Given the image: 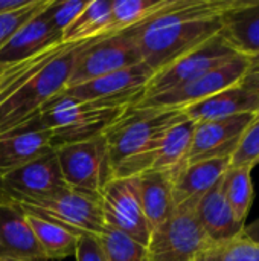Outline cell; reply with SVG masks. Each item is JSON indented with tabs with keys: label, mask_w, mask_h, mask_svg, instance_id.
<instances>
[{
	"label": "cell",
	"mask_w": 259,
	"mask_h": 261,
	"mask_svg": "<svg viewBox=\"0 0 259 261\" xmlns=\"http://www.w3.org/2000/svg\"><path fill=\"white\" fill-rule=\"evenodd\" d=\"M195 214L211 243L234 240L244 234L246 226L237 220L229 202L226 200L221 180L197 200Z\"/></svg>",
	"instance_id": "cell-18"
},
{
	"label": "cell",
	"mask_w": 259,
	"mask_h": 261,
	"mask_svg": "<svg viewBox=\"0 0 259 261\" xmlns=\"http://www.w3.org/2000/svg\"><path fill=\"white\" fill-rule=\"evenodd\" d=\"M154 72L142 61L139 64L93 78L78 86L64 89L61 93L78 99L98 98H121V96H143L145 87L153 78Z\"/></svg>",
	"instance_id": "cell-15"
},
{
	"label": "cell",
	"mask_w": 259,
	"mask_h": 261,
	"mask_svg": "<svg viewBox=\"0 0 259 261\" xmlns=\"http://www.w3.org/2000/svg\"><path fill=\"white\" fill-rule=\"evenodd\" d=\"M55 156L66 187L99 194L108 180L107 154L102 138L67 144L55 148Z\"/></svg>",
	"instance_id": "cell-11"
},
{
	"label": "cell",
	"mask_w": 259,
	"mask_h": 261,
	"mask_svg": "<svg viewBox=\"0 0 259 261\" xmlns=\"http://www.w3.org/2000/svg\"><path fill=\"white\" fill-rule=\"evenodd\" d=\"M98 240L104 261H148L147 246L122 232L105 228Z\"/></svg>",
	"instance_id": "cell-29"
},
{
	"label": "cell",
	"mask_w": 259,
	"mask_h": 261,
	"mask_svg": "<svg viewBox=\"0 0 259 261\" xmlns=\"http://www.w3.org/2000/svg\"><path fill=\"white\" fill-rule=\"evenodd\" d=\"M194 130L195 122H192L186 116L171 125L156 150L151 170L174 174L182 167H185L188 164L189 151L192 147Z\"/></svg>",
	"instance_id": "cell-23"
},
{
	"label": "cell",
	"mask_w": 259,
	"mask_h": 261,
	"mask_svg": "<svg viewBox=\"0 0 259 261\" xmlns=\"http://www.w3.org/2000/svg\"><path fill=\"white\" fill-rule=\"evenodd\" d=\"M87 2L89 0H67V2L49 0V5L46 6V14L52 28L55 29L56 34L61 35V38L63 34L70 28V24L85 8Z\"/></svg>",
	"instance_id": "cell-31"
},
{
	"label": "cell",
	"mask_w": 259,
	"mask_h": 261,
	"mask_svg": "<svg viewBox=\"0 0 259 261\" xmlns=\"http://www.w3.org/2000/svg\"><path fill=\"white\" fill-rule=\"evenodd\" d=\"M55 151L0 177V200L37 199L64 188Z\"/></svg>",
	"instance_id": "cell-12"
},
{
	"label": "cell",
	"mask_w": 259,
	"mask_h": 261,
	"mask_svg": "<svg viewBox=\"0 0 259 261\" xmlns=\"http://www.w3.org/2000/svg\"><path fill=\"white\" fill-rule=\"evenodd\" d=\"M75 258L76 261H104V254H102L98 237L81 236Z\"/></svg>",
	"instance_id": "cell-33"
},
{
	"label": "cell",
	"mask_w": 259,
	"mask_h": 261,
	"mask_svg": "<svg viewBox=\"0 0 259 261\" xmlns=\"http://www.w3.org/2000/svg\"><path fill=\"white\" fill-rule=\"evenodd\" d=\"M24 214V213H23ZM29 226L32 228L43 252L50 261H61L73 257L78 249L79 237L78 234L56 225L47 222L44 219L24 214Z\"/></svg>",
	"instance_id": "cell-25"
},
{
	"label": "cell",
	"mask_w": 259,
	"mask_h": 261,
	"mask_svg": "<svg viewBox=\"0 0 259 261\" xmlns=\"http://www.w3.org/2000/svg\"><path fill=\"white\" fill-rule=\"evenodd\" d=\"M107 34H113L111 0H90L85 8L63 34V43L89 41Z\"/></svg>",
	"instance_id": "cell-24"
},
{
	"label": "cell",
	"mask_w": 259,
	"mask_h": 261,
	"mask_svg": "<svg viewBox=\"0 0 259 261\" xmlns=\"http://www.w3.org/2000/svg\"><path fill=\"white\" fill-rule=\"evenodd\" d=\"M192 261H259V242L243 234L234 240L211 243Z\"/></svg>",
	"instance_id": "cell-28"
},
{
	"label": "cell",
	"mask_w": 259,
	"mask_h": 261,
	"mask_svg": "<svg viewBox=\"0 0 259 261\" xmlns=\"http://www.w3.org/2000/svg\"><path fill=\"white\" fill-rule=\"evenodd\" d=\"M171 0H111L113 32L136 28L165 9Z\"/></svg>",
	"instance_id": "cell-27"
},
{
	"label": "cell",
	"mask_w": 259,
	"mask_h": 261,
	"mask_svg": "<svg viewBox=\"0 0 259 261\" xmlns=\"http://www.w3.org/2000/svg\"><path fill=\"white\" fill-rule=\"evenodd\" d=\"M0 260L50 261L43 252L26 216L5 202H0Z\"/></svg>",
	"instance_id": "cell-16"
},
{
	"label": "cell",
	"mask_w": 259,
	"mask_h": 261,
	"mask_svg": "<svg viewBox=\"0 0 259 261\" xmlns=\"http://www.w3.org/2000/svg\"><path fill=\"white\" fill-rule=\"evenodd\" d=\"M49 0H29L24 6L0 14V49L12 38V35L23 28L34 15L44 9Z\"/></svg>",
	"instance_id": "cell-30"
},
{
	"label": "cell",
	"mask_w": 259,
	"mask_h": 261,
	"mask_svg": "<svg viewBox=\"0 0 259 261\" xmlns=\"http://www.w3.org/2000/svg\"><path fill=\"white\" fill-rule=\"evenodd\" d=\"M53 151L50 135L37 116L26 124L0 133V177Z\"/></svg>",
	"instance_id": "cell-14"
},
{
	"label": "cell",
	"mask_w": 259,
	"mask_h": 261,
	"mask_svg": "<svg viewBox=\"0 0 259 261\" xmlns=\"http://www.w3.org/2000/svg\"><path fill=\"white\" fill-rule=\"evenodd\" d=\"M5 203L18 208L24 214L56 223L78 236L99 237L105 229L99 194H90L64 187L37 199L12 200Z\"/></svg>",
	"instance_id": "cell-5"
},
{
	"label": "cell",
	"mask_w": 259,
	"mask_h": 261,
	"mask_svg": "<svg viewBox=\"0 0 259 261\" xmlns=\"http://www.w3.org/2000/svg\"><path fill=\"white\" fill-rule=\"evenodd\" d=\"M183 116L176 109L130 107L102 136L108 179L136 177L151 170L163 135Z\"/></svg>",
	"instance_id": "cell-3"
},
{
	"label": "cell",
	"mask_w": 259,
	"mask_h": 261,
	"mask_svg": "<svg viewBox=\"0 0 259 261\" xmlns=\"http://www.w3.org/2000/svg\"><path fill=\"white\" fill-rule=\"evenodd\" d=\"M29 0H0V14L18 9L21 6H24Z\"/></svg>",
	"instance_id": "cell-35"
},
{
	"label": "cell",
	"mask_w": 259,
	"mask_h": 261,
	"mask_svg": "<svg viewBox=\"0 0 259 261\" xmlns=\"http://www.w3.org/2000/svg\"><path fill=\"white\" fill-rule=\"evenodd\" d=\"M137 177L143 214L151 229H156L165 223L176 210L172 197V174L148 170Z\"/></svg>",
	"instance_id": "cell-22"
},
{
	"label": "cell",
	"mask_w": 259,
	"mask_h": 261,
	"mask_svg": "<svg viewBox=\"0 0 259 261\" xmlns=\"http://www.w3.org/2000/svg\"><path fill=\"white\" fill-rule=\"evenodd\" d=\"M255 116L256 113H246L195 124L188 164L221 158L231 159Z\"/></svg>",
	"instance_id": "cell-13"
},
{
	"label": "cell",
	"mask_w": 259,
	"mask_h": 261,
	"mask_svg": "<svg viewBox=\"0 0 259 261\" xmlns=\"http://www.w3.org/2000/svg\"><path fill=\"white\" fill-rule=\"evenodd\" d=\"M182 112L195 124L232 118L237 115L258 113L259 95L238 83L200 102L185 107Z\"/></svg>",
	"instance_id": "cell-17"
},
{
	"label": "cell",
	"mask_w": 259,
	"mask_h": 261,
	"mask_svg": "<svg viewBox=\"0 0 259 261\" xmlns=\"http://www.w3.org/2000/svg\"><path fill=\"white\" fill-rule=\"evenodd\" d=\"M229 167V158L208 159L182 167L172 174V197L176 206L197 202L223 179Z\"/></svg>",
	"instance_id": "cell-19"
},
{
	"label": "cell",
	"mask_w": 259,
	"mask_h": 261,
	"mask_svg": "<svg viewBox=\"0 0 259 261\" xmlns=\"http://www.w3.org/2000/svg\"><path fill=\"white\" fill-rule=\"evenodd\" d=\"M195 203L176 206L171 217L153 229L147 245L148 261H192L211 245L198 223Z\"/></svg>",
	"instance_id": "cell-7"
},
{
	"label": "cell",
	"mask_w": 259,
	"mask_h": 261,
	"mask_svg": "<svg viewBox=\"0 0 259 261\" xmlns=\"http://www.w3.org/2000/svg\"><path fill=\"white\" fill-rule=\"evenodd\" d=\"M249 67V58L241 55L232 58L231 61L214 67L212 70L200 75L198 78L162 92L159 95L140 99L137 106L143 107H165V109H176L183 110L188 106L200 102L231 86L241 83Z\"/></svg>",
	"instance_id": "cell-10"
},
{
	"label": "cell",
	"mask_w": 259,
	"mask_h": 261,
	"mask_svg": "<svg viewBox=\"0 0 259 261\" xmlns=\"http://www.w3.org/2000/svg\"><path fill=\"white\" fill-rule=\"evenodd\" d=\"M139 63H142V54L133 29L89 40L81 46L75 57L67 87L82 84Z\"/></svg>",
	"instance_id": "cell-6"
},
{
	"label": "cell",
	"mask_w": 259,
	"mask_h": 261,
	"mask_svg": "<svg viewBox=\"0 0 259 261\" xmlns=\"http://www.w3.org/2000/svg\"><path fill=\"white\" fill-rule=\"evenodd\" d=\"M241 84L259 95V57L249 60V67Z\"/></svg>",
	"instance_id": "cell-34"
},
{
	"label": "cell",
	"mask_w": 259,
	"mask_h": 261,
	"mask_svg": "<svg viewBox=\"0 0 259 261\" xmlns=\"http://www.w3.org/2000/svg\"><path fill=\"white\" fill-rule=\"evenodd\" d=\"M221 35L235 54L249 60L259 57V0H240L226 12Z\"/></svg>",
	"instance_id": "cell-21"
},
{
	"label": "cell",
	"mask_w": 259,
	"mask_h": 261,
	"mask_svg": "<svg viewBox=\"0 0 259 261\" xmlns=\"http://www.w3.org/2000/svg\"><path fill=\"white\" fill-rule=\"evenodd\" d=\"M235 57H238V54H235V50L226 43V40L220 34L208 43L202 44L200 47L188 52L186 55L157 70L147 84L142 99L183 86L198 78L200 75L212 70L214 67L231 61Z\"/></svg>",
	"instance_id": "cell-9"
},
{
	"label": "cell",
	"mask_w": 259,
	"mask_h": 261,
	"mask_svg": "<svg viewBox=\"0 0 259 261\" xmlns=\"http://www.w3.org/2000/svg\"><path fill=\"white\" fill-rule=\"evenodd\" d=\"M240 0H171L145 23L131 28L142 61L156 73L221 34L223 17Z\"/></svg>",
	"instance_id": "cell-1"
},
{
	"label": "cell",
	"mask_w": 259,
	"mask_h": 261,
	"mask_svg": "<svg viewBox=\"0 0 259 261\" xmlns=\"http://www.w3.org/2000/svg\"><path fill=\"white\" fill-rule=\"evenodd\" d=\"M99 199L105 228L122 232L143 246L148 245L153 229L143 214L137 176L108 179Z\"/></svg>",
	"instance_id": "cell-8"
},
{
	"label": "cell",
	"mask_w": 259,
	"mask_h": 261,
	"mask_svg": "<svg viewBox=\"0 0 259 261\" xmlns=\"http://www.w3.org/2000/svg\"><path fill=\"white\" fill-rule=\"evenodd\" d=\"M81 43H58L37 55L0 66V133L35 118L69 84Z\"/></svg>",
	"instance_id": "cell-2"
},
{
	"label": "cell",
	"mask_w": 259,
	"mask_h": 261,
	"mask_svg": "<svg viewBox=\"0 0 259 261\" xmlns=\"http://www.w3.org/2000/svg\"><path fill=\"white\" fill-rule=\"evenodd\" d=\"M259 164V112L255 119L246 130L244 136L241 138V142L237 148V151L231 158L232 167L247 165L255 167Z\"/></svg>",
	"instance_id": "cell-32"
},
{
	"label": "cell",
	"mask_w": 259,
	"mask_h": 261,
	"mask_svg": "<svg viewBox=\"0 0 259 261\" xmlns=\"http://www.w3.org/2000/svg\"><path fill=\"white\" fill-rule=\"evenodd\" d=\"M46 6L23 28H20L12 35V38L0 49V66L31 58L50 46L61 43V35L55 32L47 18Z\"/></svg>",
	"instance_id": "cell-20"
},
{
	"label": "cell",
	"mask_w": 259,
	"mask_h": 261,
	"mask_svg": "<svg viewBox=\"0 0 259 261\" xmlns=\"http://www.w3.org/2000/svg\"><path fill=\"white\" fill-rule=\"evenodd\" d=\"M252 170L253 168L247 165H231L221 179V188L226 196V200L229 202L237 220L244 226L253 202Z\"/></svg>",
	"instance_id": "cell-26"
},
{
	"label": "cell",
	"mask_w": 259,
	"mask_h": 261,
	"mask_svg": "<svg viewBox=\"0 0 259 261\" xmlns=\"http://www.w3.org/2000/svg\"><path fill=\"white\" fill-rule=\"evenodd\" d=\"M140 99V95L78 99L60 93L43 106L37 119L47 130L52 145L56 148L102 138L104 133Z\"/></svg>",
	"instance_id": "cell-4"
},
{
	"label": "cell",
	"mask_w": 259,
	"mask_h": 261,
	"mask_svg": "<svg viewBox=\"0 0 259 261\" xmlns=\"http://www.w3.org/2000/svg\"><path fill=\"white\" fill-rule=\"evenodd\" d=\"M244 236H247L249 239L252 240H256L259 242V219L249 228H244Z\"/></svg>",
	"instance_id": "cell-36"
}]
</instances>
